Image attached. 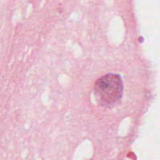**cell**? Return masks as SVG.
<instances>
[{"instance_id":"cell-1","label":"cell","mask_w":160,"mask_h":160,"mask_svg":"<svg viewBox=\"0 0 160 160\" xmlns=\"http://www.w3.org/2000/svg\"><path fill=\"white\" fill-rule=\"evenodd\" d=\"M98 98L106 106L117 104L122 95V83L116 74H109L99 78L95 84Z\"/></svg>"}]
</instances>
